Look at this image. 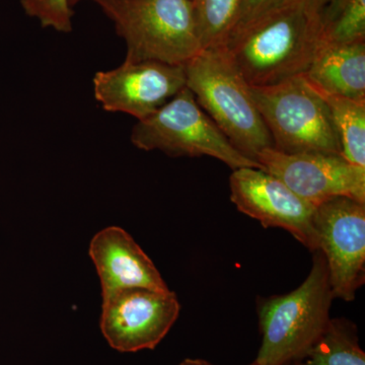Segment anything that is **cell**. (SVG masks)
Instances as JSON below:
<instances>
[{"instance_id": "603a6c76", "label": "cell", "mask_w": 365, "mask_h": 365, "mask_svg": "<svg viewBox=\"0 0 365 365\" xmlns=\"http://www.w3.org/2000/svg\"><path fill=\"white\" fill-rule=\"evenodd\" d=\"M69 4H71V7L76 6V4H79V2L85 1V0H68ZM93 1H98V0H93Z\"/></svg>"}, {"instance_id": "8fae6325", "label": "cell", "mask_w": 365, "mask_h": 365, "mask_svg": "<svg viewBox=\"0 0 365 365\" xmlns=\"http://www.w3.org/2000/svg\"><path fill=\"white\" fill-rule=\"evenodd\" d=\"M257 162L314 207L336 197L365 203V168L352 165L342 155H287L271 148L261 151Z\"/></svg>"}, {"instance_id": "e0dca14e", "label": "cell", "mask_w": 365, "mask_h": 365, "mask_svg": "<svg viewBox=\"0 0 365 365\" xmlns=\"http://www.w3.org/2000/svg\"><path fill=\"white\" fill-rule=\"evenodd\" d=\"M322 39L335 44L365 41V0H351L339 16L323 29Z\"/></svg>"}, {"instance_id": "8992f818", "label": "cell", "mask_w": 365, "mask_h": 365, "mask_svg": "<svg viewBox=\"0 0 365 365\" xmlns=\"http://www.w3.org/2000/svg\"><path fill=\"white\" fill-rule=\"evenodd\" d=\"M131 143L139 150H160L170 157H210L232 170L258 168L242 155L184 88L150 117L134 125Z\"/></svg>"}, {"instance_id": "d6986e66", "label": "cell", "mask_w": 365, "mask_h": 365, "mask_svg": "<svg viewBox=\"0 0 365 365\" xmlns=\"http://www.w3.org/2000/svg\"><path fill=\"white\" fill-rule=\"evenodd\" d=\"M288 1L290 0H244L239 21L232 33L282 6Z\"/></svg>"}, {"instance_id": "6da1fadb", "label": "cell", "mask_w": 365, "mask_h": 365, "mask_svg": "<svg viewBox=\"0 0 365 365\" xmlns=\"http://www.w3.org/2000/svg\"><path fill=\"white\" fill-rule=\"evenodd\" d=\"M322 33L307 0H290L235 31L223 48L250 86H272L306 73Z\"/></svg>"}, {"instance_id": "ba28073f", "label": "cell", "mask_w": 365, "mask_h": 365, "mask_svg": "<svg viewBox=\"0 0 365 365\" xmlns=\"http://www.w3.org/2000/svg\"><path fill=\"white\" fill-rule=\"evenodd\" d=\"M181 312L176 294L126 288L103 297L100 328L108 344L122 353L153 350Z\"/></svg>"}, {"instance_id": "9c48e42d", "label": "cell", "mask_w": 365, "mask_h": 365, "mask_svg": "<svg viewBox=\"0 0 365 365\" xmlns=\"http://www.w3.org/2000/svg\"><path fill=\"white\" fill-rule=\"evenodd\" d=\"M230 200L244 215L264 227L287 230L311 252L318 251L314 228V205L294 193L281 180L258 168L232 170Z\"/></svg>"}, {"instance_id": "9a60e30c", "label": "cell", "mask_w": 365, "mask_h": 365, "mask_svg": "<svg viewBox=\"0 0 365 365\" xmlns=\"http://www.w3.org/2000/svg\"><path fill=\"white\" fill-rule=\"evenodd\" d=\"M324 98L330 108L341 155L352 165L365 168V101Z\"/></svg>"}, {"instance_id": "277c9868", "label": "cell", "mask_w": 365, "mask_h": 365, "mask_svg": "<svg viewBox=\"0 0 365 365\" xmlns=\"http://www.w3.org/2000/svg\"><path fill=\"white\" fill-rule=\"evenodd\" d=\"M127 46L125 61L185 66L202 51L192 0H98Z\"/></svg>"}, {"instance_id": "5bb4252c", "label": "cell", "mask_w": 365, "mask_h": 365, "mask_svg": "<svg viewBox=\"0 0 365 365\" xmlns=\"http://www.w3.org/2000/svg\"><path fill=\"white\" fill-rule=\"evenodd\" d=\"M294 365H365L356 325L345 318L329 319L318 339Z\"/></svg>"}, {"instance_id": "4fadbf2b", "label": "cell", "mask_w": 365, "mask_h": 365, "mask_svg": "<svg viewBox=\"0 0 365 365\" xmlns=\"http://www.w3.org/2000/svg\"><path fill=\"white\" fill-rule=\"evenodd\" d=\"M304 76L324 96L365 101V41H319Z\"/></svg>"}, {"instance_id": "ac0fdd59", "label": "cell", "mask_w": 365, "mask_h": 365, "mask_svg": "<svg viewBox=\"0 0 365 365\" xmlns=\"http://www.w3.org/2000/svg\"><path fill=\"white\" fill-rule=\"evenodd\" d=\"M21 4L25 13L37 19L43 28L71 32L74 11L68 0H21Z\"/></svg>"}, {"instance_id": "44dd1931", "label": "cell", "mask_w": 365, "mask_h": 365, "mask_svg": "<svg viewBox=\"0 0 365 365\" xmlns=\"http://www.w3.org/2000/svg\"><path fill=\"white\" fill-rule=\"evenodd\" d=\"M326 1L327 0H307L309 9L314 11V13L319 14V16H321L322 11L325 6Z\"/></svg>"}, {"instance_id": "7402d4cb", "label": "cell", "mask_w": 365, "mask_h": 365, "mask_svg": "<svg viewBox=\"0 0 365 365\" xmlns=\"http://www.w3.org/2000/svg\"><path fill=\"white\" fill-rule=\"evenodd\" d=\"M178 365H215L211 364V362L207 361V360L199 359H187L182 360L181 364ZM249 365H255L254 362L250 364Z\"/></svg>"}, {"instance_id": "7a4b0ae2", "label": "cell", "mask_w": 365, "mask_h": 365, "mask_svg": "<svg viewBox=\"0 0 365 365\" xmlns=\"http://www.w3.org/2000/svg\"><path fill=\"white\" fill-rule=\"evenodd\" d=\"M334 299L325 257L314 252L307 279L287 294L259 299L262 343L255 365H294L330 319Z\"/></svg>"}, {"instance_id": "ffe728a7", "label": "cell", "mask_w": 365, "mask_h": 365, "mask_svg": "<svg viewBox=\"0 0 365 365\" xmlns=\"http://www.w3.org/2000/svg\"><path fill=\"white\" fill-rule=\"evenodd\" d=\"M351 0H327L325 6L321 13V21L323 29L330 25L341 11L345 9Z\"/></svg>"}, {"instance_id": "30bf717a", "label": "cell", "mask_w": 365, "mask_h": 365, "mask_svg": "<svg viewBox=\"0 0 365 365\" xmlns=\"http://www.w3.org/2000/svg\"><path fill=\"white\" fill-rule=\"evenodd\" d=\"M93 86L105 111L125 113L140 121L186 88V73L184 66L124 61L117 68L97 72Z\"/></svg>"}, {"instance_id": "2e32d148", "label": "cell", "mask_w": 365, "mask_h": 365, "mask_svg": "<svg viewBox=\"0 0 365 365\" xmlns=\"http://www.w3.org/2000/svg\"><path fill=\"white\" fill-rule=\"evenodd\" d=\"M202 49L223 47L239 21L244 0H192Z\"/></svg>"}, {"instance_id": "52a82bcc", "label": "cell", "mask_w": 365, "mask_h": 365, "mask_svg": "<svg viewBox=\"0 0 365 365\" xmlns=\"http://www.w3.org/2000/svg\"><path fill=\"white\" fill-rule=\"evenodd\" d=\"M313 222L334 299L352 302L365 281V203L336 197L317 206Z\"/></svg>"}, {"instance_id": "7c38bea8", "label": "cell", "mask_w": 365, "mask_h": 365, "mask_svg": "<svg viewBox=\"0 0 365 365\" xmlns=\"http://www.w3.org/2000/svg\"><path fill=\"white\" fill-rule=\"evenodd\" d=\"M100 278L102 297L126 288L170 290L160 271L126 230L105 227L88 250Z\"/></svg>"}, {"instance_id": "5b68a950", "label": "cell", "mask_w": 365, "mask_h": 365, "mask_svg": "<svg viewBox=\"0 0 365 365\" xmlns=\"http://www.w3.org/2000/svg\"><path fill=\"white\" fill-rule=\"evenodd\" d=\"M274 150L287 155H340L330 108L304 74L276 85L250 86Z\"/></svg>"}, {"instance_id": "3957f363", "label": "cell", "mask_w": 365, "mask_h": 365, "mask_svg": "<svg viewBox=\"0 0 365 365\" xmlns=\"http://www.w3.org/2000/svg\"><path fill=\"white\" fill-rule=\"evenodd\" d=\"M184 68L198 105L242 155L257 162L261 151L273 148L250 86L225 48L203 49Z\"/></svg>"}]
</instances>
